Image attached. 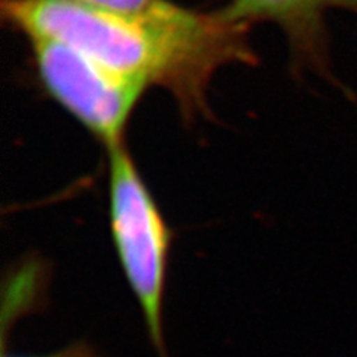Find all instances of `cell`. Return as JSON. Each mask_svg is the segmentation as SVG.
Returning <instances> with one entry per match:
<instances>
[{"mask_svg": "<svg viewBox=\"0 0 357 357\" xmlns=\"http://www.w3.org/2000/svg\"><path fill=\"white\" fill-rule=\"evenodd\" d=\"M2 17L29 39L61 42L110 72L169 89L185 118L207 109L206 89L218 67L252 59L240 26L191 33L76 0H2Z\"/></svg>", "mask_w": 357, "mask_h": 357, "instance_id": "cell-1", "label": "cell"}, {"mask_svg": "<svg viewBox=\"0 0 357 357\" xmlns=\"http://www.w3.org/2000/svg\"><path fill=\"white\" fill-rule=\"evenodd\" d=\"M29 40L45 93L105 149L126 142L128 121L149 85L110 72L61 42Z\"/></svg>", "mask_w": 357, "mask_h": 357, "instance_id": "cell-3", "label": "cell"}, {"mask_svg": "<svg viewBox=\"0 0 357 357\" xmlns=\"http://www.w3.org/2000/svg\"><path fill=\"white\" fill-rule=\"evenodd\" d=\"M76 2L149 24L191 33H215L234 26L220 20L216 13L198 14L170 0H76Z\"/></svg>", "mask_w": 357, "mask_h": 357, "instance_id": "cell-5", "label": "cell"}, {"mask_svg": "<svg viewBox=\"0 0 357 357\" xmlns=\"http://www.w3.org/2000/svg\"><path fill=\"white\" fill-rule=\"evenodd\" d=\"M332 0H231L218 17L234 26L248 27L258 21L282 26L296 42L308 39L321 9Z\"/></svg>", "mask_w": 357, "mask_h": 357, "instance_id": "cell-4", "label": "cell"}, {"mask_svg": "<svg viewBox=\"0 0 357 357\" xmlns=\"http://www.w3.org/2000/svg\"><path fill=\"white\" fill-rule=\"evenodd\" d=\"M112 241L160 357H165L162 311L172 229L140 174L126 142L106 149Z\"/></svg>", "mask_w": 357, "mask_h": 357, "instance_id": "cell-2", "label": "cell"}, {"mask_svg": "<svg viewBox=\"0 0 357 357\" xmlns=\"http://www.w3.org/2000/svg\"><path fill=\"white\" fill-rule=\"evenodd\" d=\"M3 357H102L97 350L93 347L91 344H88L86 341H77L73 342L70 345H67V347L57 350L54 353L50 354H45V356H6L3 354Z\"/></svg>", "mask_w": 357, "mask_h": 357, "instance_id": "cell-6", "label": "cell"}]
</instances>
